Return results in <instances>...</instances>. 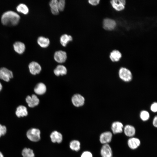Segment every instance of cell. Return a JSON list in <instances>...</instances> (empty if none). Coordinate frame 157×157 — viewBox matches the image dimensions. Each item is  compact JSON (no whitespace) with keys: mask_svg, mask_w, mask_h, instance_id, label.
<instances>
[{"mask_svg":"<svg viewBox=\"0 0 157 157\" xmlns=\"http://www.w3.org/2000/svg\"><path fill=\"white\" fill-rule=\"evenodd\" d=\"M119 78L123 81L129 82L133 78V75L131 71L125 67H121L119 69L118 72Z\"/></svg>","mask_w":157,"mask_h":157,"instance_id":"obj_2","label":"cell"},{"mask_svg":"<svg viewBox=\"0 0 157 157\" xmlns=\"http://www.w3.org/2000/svg\"><path fill=\"white\" fill-rule=\"evenodd\" d=\"M53 57L55 61L58 63H61L66 61L67 58V54L65 51L59 50L55 52Z\"/></svg>","mask_w":157,"mask_h":157,"instance_id":"obj_6","label":"cell"},{"mask_svg":"<svg viewBox=\"0 0 157 157\" xmlns=\"http://www.w3.org/2000/svg\"><path fill=\"white\" fill-rule=\"evenodd\" d=\"M13 77L12 71L7 68L2 67L0 68V79L6 82H8L10 79Z\"/></svg>","mask_w":157,"mask_h":157,"instance_id":"obj_5","label":"cell"},{"mask_svg":"<svg viewBox=\"0 0 157 157\" xmlns=\"http://www.w3.org/2000/svg\"><path fill=\"white\" fill-rule=\"evenodd\" d=\"M140 141L139 139L136 138H131L128 141L129 147L132 149H135L137 148L140 145Z\"/></svg>","mask_w":157,"mask_h":157,"instance_id":"obj_16","label":"cell"},{"mask_svg":"<svg viewBox=\"0 0 157 157\" xmlns=\"http://www.w3.org/2000/svg\"><path fill=\"white\" fill-rule=\"evenodd\" d=\"M100 1L99 0H89L88 1L89 3L92 5H97L98 4Z\"/></svg>","mask_w":157,"mask_h":157,"instance_id":"obj_33","label":"cell"},{"mask_svg":"<svg viewBox=\"0 0 157 157\" xmlns=\"http://www.w3.org/2000/svg\"><path fill=\"white\" fill-rule=\"evenodd\" d=\"M58 2L57 0H52L49 3L51 12L54 15H56L59 13V11L58 7Z\"/></svg>","mask_w":157,"mask_h":157,"instance_id":"obj_22","label":"cell"},{"mask_svg":"<svg viewBox=\"0 0 157 157\" xmlns=\"http://www.w3.org/2000/svg\"><path fill=\"white\" fill-rule=\"evenodd\" d=\"M81 157H92V155L90 152L85 151L82 154Z\"/></svg>","mask_w":157,"mask_h":157,"instance_id":"obj_32","label":"cell"},{"mask_svg":"<svg viewBox=\"0 0 157 157\" xmlns=\"http://www.w3.org/2000/svg\"><path fill=\"white\" fill-rule=\"evenodd\" d=\"M28 67L30 72L33 75L39 74L41 70L40 65L35 61L31 62L29 64Z\"/></svg>","mask_w":157,"mask_h":157,"instance_id":"obj_8","label":"cell"},{"mask_svg":"<svg viewBox=\"0 0 157 157\" xmlns=\"http://www.w3.org/2000/svg\"><path fill=\"white\" fill-rule=\"evenodd\" d=\"M122 55L119 51L115 50L113 51L110 53V58L113 62H118L122 57Z\"/></svg>","mask_w":157,"mask_h":157,"instance_id":"obj_21","label":"cell"},{"mask_svg":"<svg viewBox=\"0 0 157 157\" xmlns=\"http://www.w3.org/2000/svg\"><path fill=\"white\" fill-rule=\"evenodd\" d=\"M0 157H3V155L1 152H0Z\"/></svg>","mask_w":157,"mask_h":157,"instance_id":"obj_36","label":"cell"},{"mask_svg":"<svg viewBox=\"0 0 157 157\" xmlns=\"http://www.w3.org/2000/svg\"><path fill=\"white\" fill-rule=\"evenodd\" d=\"M116 26L115 20L110 18H106L104 19L103 27L105 30H111L113 29Z\"/></svg>","mask_w":157,"mask_h":157,"instance_id":"obj_10","label":"cell"},{"mask_svg":"<svg viewBox=\"0 0 157 157\" xmlns=\"http://www.w3.org/2000/svg\"><path fill=\"white\" fill-rule=\"evenodd\" d=\"M73 40L72 37L67 34L62 35L60 38V42L61 44L63 47L66 46L69 42Z\"/></svg>","mask_w":157,"mask_h":157,"instance_id":"obj_24","label":"cell"},{"mask_svg":"<svg viewBox=\"0 0 157 157\" xmlns=\"http://www.w3.org/2000/svg\"><path fill=\"white\" fill-rule=\"evenodd\" d=\"M102 157H112V151L110 146L108 144H104L101 150Z\"/></svg>","mask_w":157,"mask_h":157,"instance_id":"obj_11","label":"cell"},{"mask_svg":"<svg viewBox=\"0 0 157 157\" xmlns=\"http://www.w3.org/2000/svg\"><path fill=\"white\" fill-rule=\"evenodd\" d=\"M2 85L1 83L0 82V92L2 90Z\"/></svg>","mask_w":157,"mask_h":157,"instance_id":"obj_35","label":"cell"},{"mask_svg":"<svg viewBox=\"0 0 157 157\" xmlns=\"http://www.w3.org/2000/svg\"><path fill=\"white\" fill-rule=\"evenodd\" d=\"M50 138L53 142L60 143L62 141L63 137L62 135L56 131L53 132L50 135Z\"/></svg>","mask_w":157,"mask_h":157,"instance_id":"obj_18","label":"cell"},{"mask_svg":"<svg viewBox=\"0 0 157 157\" xmlns=\"http://www.w3.org/2000/svg\"><path fill=\"white\" fill-rule=\"evenodd\" d=\"M124 131L125 135L128 137L133 136L135 133V130L134 126L132 125H127L124 128Z\"/></svg>","mask_w":157,"mask_h":157,"instance_id":"obj_23","label":"cell"},{"mask_svg":"<svg viewBox=\"0 0 157 157\" xmlns=\"http://www.w3.org/2000/svg\"><path fill=\"white\" fill-rule=\"evenodd\" d=\"M150 109L154 113L157 111V103L156 102H154L150 106Z\"/></svg>","mask_w":157,"mask_h":157,"instance_id":"obj_30","label":"cell"},{"mask_svg":"<svg viewBox=\"0 0 157 157\" xmlns=\"http://www.w3.org/2000/svg\"><path fill=\"white\" fill-rule=\"evenodd\" d=\"M113 7L117 11H121L125 8L126 1L125 0H113L110 1Z\"/></svg>","mask_w":157,"mask_h":157,"instance_id":"obj_9","label":"cell"},{"mask_svg":"<svg viewBox=\"0 0 157 157\" xmlns=\"http://www.w3.org/2000/svg\"><path fill=\"white\" fill-rule=\"evenodd\" d=\"M65 4V0H60L58 1V7L59 11H63L64 10Z\"/></svg>","mask_w":157,"mask_h":157,"instance_id":"obj_29","label":"cell"},{"mask_svg":"<svg viewBox=\"0 0 157 157\" xmlns=\"http://www.w3.org/2000/svg\"><path fill=\"white\" fill-rule=\"evenodd\" d=\"M13 46L15 51L19 54L23 53L25 51V45L22 42H15L13 44Z\"/></svg>","mask_w":157,"mask_h":157,"instance_id":"obj_15","label":"cell"},{"mask_svg":"<svg viewBox=\"0 0 157 157\" xmlns=\"http://www.w3.org/2000/svg\"><path fill=\"white\" fill-rule=\"evenodd\" d=\"M153 124L154 126L156 127H157V116L156 115L154 118L153 122Z\"/></svg>","mask_w":157,"mask_h":157,"instance_id":"obj_34","label":"cell"},{"mask_svg":"<svg viewBox=\"0 0 157 157\" xmlns=\"http://www.w3.org/2000/svg\"><path fill=\"white\" fill-rule=\"evenodd\" d=\"M53 72L57 76H63L67 74V69L64 66L59 65L56 67L54 70Z\"/></svg>","mask_w":157,"mask_h":157,"instance_id":"obj_17","label":"cell"},{"mask_svg":"<svg viewBox=\"0 0 157 157\" xmlns=\"http://www.w3.org/2000/svg\"><path fill=\"white\" fill-rule=\"evenodd\" d=\"M38 44L42 48H45L47 47L50 44L49 39L43 36L39 37L37 39Z\"/></svg>","mask_w":157,"mask_h":157,"instance_id":"obj_20","label":"cell"},{"mask_svg":"<svg viewBox=\"0 0 157 157\" xmlns=\"http://www.w3.org/2000/svg\"><path fill=\"white\" fill-rule=\"evenodd\" d=\"M15 114L19 117L26 116L28 114L27 109L24 106L20 105L17 108Z\"/></svg>","mask_w":157,"mask_h":157,"instance_id":"obj_19","label":"cell"},{"mask_svg":"<svg viewBox=\"0 0 157 157\" xmlns=\"http://www.w3.org/2000/svg\"><path fill=\"white\" fill-rule=\"evenodd\" d=\"M112 137V134L110 132H105L101 134L99 140L102 144H108L111 142Z\"/></svg>","mask_w":157,"mask_h":157,"instance_id":"obj_12","label":"cell"},{"mask_svg":"<svg viewBox=\"0 0 157 157\" xmlns=\"http://www.w3.org/2000/svg\"><path fill=\"white\" fill-rule=\"evenodd\" d=\"M47 90V88L45 85L42 83H38L34 88V91L37 94L42 95L44 94Z\"/></svg>","mask_w":157,"mask_h":157,"instance_id":"obj_14","label":"cell"},{"mask_svg":"<svg viewBox=\"0 0 157 157\" xmlns=\"http://www.w3.org/2000/svg\"><path fill=\"white\" fill-rule=\"evenodd\" d=\"M26 101L28 106L31 108L37 106L40 101L37 96L34 94H32L31 96H27L26 98Z\"/></svg>","mask_w":157,"mask_h":157,"instance_id":"obj_7","label":"cell"},{"mask_svg":"<svg viewBox=\"0 0 157 157\" xmlns=\"http://www.w3.org/2000/svg\"><path fill=\"white\" fill-rule=\"evenodd\" d=\"M17 10L24 14H27L29 12V9L27 6L23 3L19 4L16 7Z\"/></svg>","mask_w":157,"mask_h":157,"instance_id":"obj_25","label":"cell"},{"mask_svg":"<svg viewBox=\"0 0 157 157\" xmlns=\"http://www.w3.org/2000/svg\"><path fill=\"white\" fill-rule=\"evenodd\" d=\"M123 125L122 124L118 121L113 122L111 126V129L114 134L121 133L123 131Z\"/></svg>","mask_w":157,"mask_h":157,"instance_id":"obj_13","label":"cell"},{"mask_svg":"<svg viewBox=\"0 0 157 157\" xmlns=\"http://www.w3.org/2000/svg\"><path fill=\"white\" fill-rule=\"evenodd\" d=\"M72 102L75 107H79L83 105L85 99L83 97L79 94H74L72 97Z\"/></svg>","mask_w":157,"mask_h":157,"instance_id":"obj_4","label":"cell"},{"mask_svg":"<svg viewBox=\"0 0 157 157\" xmlns=\"http://www.w3.org/2000/svg\"><path fill=\"white\" fill-rule=\"evenodd\" d=\"M22 154L23 157H34L35 156L33 150L29 148H24Z\"/></svg>","mask_w":157,"mask_h":157,"instance_id":"obj_27","label":"cell"},{"mask_svg":"<svg viewBox=\"0 0 157 157\" xmlns=\"http://www.w3.org/2000/svg\"><path fill=\"white\" fill-rule=\"evenodd\" d=\"M140 117L142 121H146L149 118V113L148 111L146 110H142L140 112Z\"/></svg>","mask_w":157,"mask_h":157,"instance_id":"obj_28","label":"cell"},{"mask_svg":"<svg viewBox=\"0 0 157 157\" xmlns=\"http://www.w3.org/2000/svg\"><path fill=\"white\" fill-rule=\"evenodd\" d=\"M80 144L79 141L76 140H74L70 142L69 146L72 150L78 151L80 149Z\"/></svg>","mask_w":157,"mask_h":157,"instance_id":"obj_26","label":"cell"},{"mask_svg":"<svg viewBox=\"0 0 157 157\" xmlns=\"http://www.w3.org/2000/svg\"><path fill=\"white\" fill-rule=\"evenodd\" d=\"M20 16L17 13L11 10L5 12L2 15L1 22L4 25L15 26L19 22Z\"/></svg>","mask_w":157,"mask_h":157,"instance_id":"obj_1","label":"cell"},{"mask_svg":"<svg viewBox=\"0 0 157 157\" xmlns=\"http://www.w3.org/2000/svg\"><path fill=\"white\" fill-rule=\"evenodd\" d=\"M6 132V128L4 126L0 124V137L5 135Z\"/></svg>","mask_w":157,"mask_h":157,"instance_id":"obj_31","label":"cell"},{"mask_svg":"<svg viewBox=\"0 0 157 157\" xmlns=\"http://www.w3.org/2000/svg\"><path fill=\"white\" fill-rule=\"evenodd\" d=\"M40 130L35 128H32L27 132L26 135L29 139L32 141L37 142L40 140Z\"/></svg>","mask_w":157,"mask_h":157,"instance_id":"obj_3","label":"cell"}]
</instances>
